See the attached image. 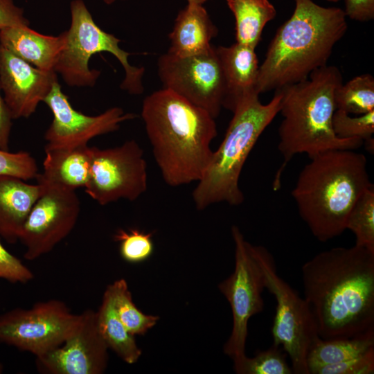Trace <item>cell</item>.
<instances>
[{
    "label": "cell",
    "instance_id": "obj_20",
    "mask_svg": "<svg viewBox=\"0 0 374 374\" xmlns=\"http://www.w3.org/2000/svg\"><path fill=\"white\" fill-rule=\"evenodd\" d=\"M218 30L203 5L187 3L181 10L169 34L168 53L179 57L202 53L208 50Z\"/></svg>",
    "mask_w": 374,
    "mask_h": 374
},
{
    "label": "cell",
    "instance_id": "obj_37",
    "mask_svg": "<svg viewBox=\"0 0 374 374\" xmlns=\"http://www.w3.org/2000/svg\"><path fill=\"white\" fill-rule=\"evenodd\" d=\"M188 3L204 5L207 0H186Z\"/></svg>",
    "mask_w": 374,
    "mask_h": 374
},
{
    "label": "cell",
    "instance_id": "obj_28",
    "mask_svg": "<svg viewBox=\"0 0 374 374\" xmlns=\"http://www.w3.org/2000/svg\"><path fill=\"white\" fill-rule=\"evenodd\" d=\"M280 346L272 344L258 351L253 357L247 355L233 364L238 374H292V368L287 362V354Z\"/></svg>",
    "mask_w": 374,
    "mask_h": 374
},
{
    "label": "cell",
    "instance_id": "obj_27",
    "mask_svg": "<svg viewBox=\"0 0 374 374\" xmlns=\"http://www.w3.org/2000/svg\"><path fill=\"white\" fill-rule=\"evenodd\" d=\"M346 229L355 236V244L374 252V188L366 190L350 210Z\"/></svg>",
    "mask_w": 374,
    "mask_h": 374
},
{
    "label": "cell",
    "instance_id": "obj_3",
    "mask_svg": "<svg viewBox=\"0 0 374 374\" xmlns=\"http://www.w3.org/2000/svg\"><path fill=\"white\" fill-rule=\"evenodd\" d=\"M294 1L292 16L277 29L259 66V95L303 81L326 66L348 29L343 9L323 7L312 0Z\"/></svg>",
    "mask_w": 374,
    "mask_h": 374
},
{
    "label": "cell",
    "instance_id": "obj_31",
    "mask_svg": "<svg viewBox=\"0 0 374 374\" xmlns=\"http://www.w3.org/2000/svg\"><path fill=\"white\" fill-rule=\"evenodd\" d=\"M35 159L26 151L10 152L0 148V175H10L25 181L38 175Z\"/></svg>",
    "mask_w": 374,
    "mask_h": 374
},
{
    "label": "cell",
    "instance_id": "obj_26",
    "mask_svg": "<svg viewBox=\"0 0 374 374\" xmlns=\"http://www.w3.org/2000/svg\"><path fill=\"white\" fill-rule=\"evenodd\" d=\"M335 109L362 115L374 110V78L368 73L359 75L335 89Z\"/></svg>",
    "mask_w": 374,
    "mask_h": 374
},
{
    "label": "cell",
    "instance_id": "obj_17",
    "mask_svg": "<svg viewBox=\"0 0 374 374\" xmlns=\"http://www.w3.org/2000/svg\"><path fill=\"white\" fill-rule=\"evenodd\" d=\"M42 190L38 183L31 184L16 177L0 175V236L5 241L10 244L19 241Z\"/></svg>",
    "mask_w": 374,
    "mask_h": 374
},
{
    "label": "cell",
    "instance_id": "obj_39",
    "mask_svg": "<svg viewBox=\"0 0 374 374\" xmlns=\"http://www.w3.org/2000/svg\"><path fill=\"white\" fill-rule=\"evenodd\" d=\"M3 372V364L0 362V374L2 373Z\"/></svg>",
    "mask_w": 374,
    "mask_h": 374
},
{
    "label": "cell",
    "instance_id": "obj_7",
    "mask_svg": "<svg viewBox=\"0 0 374 374\" xmlns=\"http://www.w3.org/2000/svg\"><path fill=\"white\" fill-rule=\"evenodd\" d=\"M71 26L64 31L66 40L54 71L70 87H93L100 71L90 69L89 61L96 53L107 52L120 62L125 71L121 88L130 94L144 91V67L132 66L130 53L119 46L120 39L106 33L94 21L83 0H73L70 3Z\"/></svg>",
    "mask_w": 374,
    "mask_h": 374
},
{
    "label": "cell",
    "instance_id": "obj_40",
    "mask_svg": "<svg viewBox=\"0 0 374 374\" xmlns=\"http://www.w3.org/2000/svg\"><path fill=\"white\" fill-rule=\"evenodd\" d=\"M328 1H330V2H338L340 0H326Z\"/></svg>",
    "mask_w": 374,
    "mask_h": 374
},
{
    "label": "cell",
    "instance_id": "obj_16",
    "mask_svg": "<svg viewBox=\"0 0 374 374\" xmlns=\"http://www.w3.org/2000/svg\"><path fill=\"white\" fill-rule=\"evenodd\" d=\"M56 81L55 71L39 69L0 44V88L12 119L30 116Z\"/></svg>",
    "mask_w": 374,
    "mask_h": 374
},
{
    "label": "cell",
    "instance_id": "obj_2",
    "mask_svg": "<svg viewBox=\"0 0 374 374\" xmlns=\"http://www.w3.org/2000/svg\"><path fill=\"white\" fill-rule=\"evenodd\" d=\"M141 117L165 183L178 187L199 181L213 157L215 118L163 88L144 98Z\"/></svg>",
    "mask_w": 374,
    "mask_h": 374
},
{
    "label": "cell",
    "instance_id": "obj_30",
    "mask_svg": "<svg viewBox=\"0 0 374 374\" xmlns=\"http://www.w3.org/2000/svg\"><path fill=\"white\" fill-rule=\"evenodd\" d=\"M332 128L340 138H360L364 141L373 139L374 110L352 117L345 112L336 109L332 116Z\"/></svg>",
    "mask_w": 374,
    "mask_h": 374
},
{
    "label": "cell",
    "instance_id": "obj_11",
    "mask_svg": "<svg viewBox=\"0 0 374 374\" xmlns=\"http://www.w3.org/2000/svg\"><path fill=\"white\" fill-rule=\"evenodd\" d=\"M80 318L57 299L15 308L0 315V342L38 357L62 345Z\"/></svg>",
    "mask_w": 374,
    "mask_h": 374
},
{
    "label": "cell",
    "instance_id": "obj_23",
    "mask_svg": "<svg viewBox=\"0 0 374 374\" xmlns=\"http://www.w3.org/2000/svg\"><path fill=\"white\" fill-rule=\"evenodd\" d=\"M235 20L236 42L254 48L266 24L276 16L269 0H225Z\"/></svg>",
    "mask_w": 374,
    "mask_h": 374
},
{
    "label": "cell",
    "instance_id": "obj_32",
    "mask_svg": "<svg viewBox=\"0 0 374 374\" xmlns=\"http://www.w3.org/2000/svg\"><path fill=\"white\" fill-rule=\"evenodd\" d=\"M308 371L309 374H372L374 373V349L353 359L313 366Z\"/></svg>",
    "mask_w": 374,
    "mask_h": 374
},
{
    "label": "cell",
    "instance_id": "obj_15",
    "mask_svg": "<svg viewBox=\"0 0 374 374\" xmlns=\"http://www.w3.org/2000/svg\"><path fill=\"white\" fill-rule=\"evenodd\" d=\"M74 331L60 346L38 357L39 372L47 374H101L107 366L108 349L98 329L96 312L86 310Z\"/></svg>",
    "mask_w": 374,
    "mask_h": 374
},
{
    "label": "cell",
    "instance_id": "obj_29",
    "mask_svg": "<svg viewBox=\"0 0 374 374\" xmlns=\"http://www.w3.org/2000/svg\"><path fill=\"white\" fill-rule=\"evenodd\" d=\"M152 233L137 229H118L114 240L119 243L121 258L130 263H139L148 260L154 251Z\"/></svg>",
    "mask_w": 374,
    "mask_h": 374
},
{
    "label": "cell",
    "instance_id": "obj_21",
    "mask_svg": "<svg viewBox=\"0 0 374 374\" xmlns=\"http://www.w3.org/2000/svg\"><path fill=\"white\" fill-rule=\"evenodd\" d=\"M43 172L38 173L37 181L60 185L76 190L84 188L90 177V147L44 149Z\"/></svg>",
    "mask_w": 374,
    "mask_h": 374
},
{
    "label": "cell",
    "instance_id": "obj_35",
    "mask_svg": "<svg viewBox=\"0 0 374 374\" xmlns=\"http://www.w3.org/2000/svg\"><path fill=\"white\" fill-rule=\"evenodd\" d=\"M346 17L357 21L374 19V0H344Z\"/></svg>",
    "mask_w": 374,
    "mask_h": 374
},
{
    "label": "cell",
    "instance_id": "obj_9",
    "mask_svg": "<svg viewBox=\"0 0 374 374\" xmlns=\"http://www.w3.org/2000/svg\"><path fill=\"white\" fill-rule=\"evenodd\" d=\"M231 235L235 244L234 271L218 285V288L231 309L232 330L224 344V353L234 364L246 356L248 322L252 316L263 310L265 282L253 244L245 240L237 226H232Z\"/></svg>",
    "mask_w": 374,
    "mask_h": 374
},
{
    "label": "cell",
    "instance_id": "obj_5",
    "mask_svg": "<svg viewBox=\"0 0 374 374\" xmlns=\"http://www.w3.org/2000/svg\"><path fill=\"white\" fill-rule=\"evenodd\" d=\"M342 83L339 69L326 65L303 81L276 89L282 94L279 113L283 119L278 128V148L284 163L275 178L276 189L282 170L294 155L305 153L310 159L326 151L354 150L363 145L360 138H340L334 132V95Z\"/></svg>",
    "mask_w": 374,
    "mask_h": 374
},
{
    "label": "cell",
    "instance_id": "obj_19",
    "mask_svg": "<svg viewBox=\"0 0 374 374\" xmlns=\"http://www.w3.org/2000/svg\"><path fill=\"white\" fill-rule=\"evenodd\" d=\"M65 40L64 32L51 36L39 33L29 26H12L0 30L1 46L33 66L45 71H54Z\"/></svg>",
    "mask_w": 374,
    "mask_h": 374
},
{
    "label": "cell",
    "instance_id": "obj_33",
    "mask_svg": "<svg viewBox=\"0 0 374 374\" xmlns=\"http://www.w3.org/2000/svg\"><path fill=\"white\" fill-rule=\"evenodd\" d=\"M34 278L31 270L10 253L0 241V278L11 283H27Z\"/></svg>",
    "mask_w": 374,
    "mask_h": 374
},
{
    "label": "cell",
    "instance_id": "obj_36",
    "mask_svg": "<svg viewBox=\"0 0 374 374\" xmlns=\"http://www.w3.org/2000/svg\"><path fill=\"white\" fill-rule=\"evenodd\" d=\"M10 112L0 93V148L9 151L10 136L12 128Z\"/></svg>",
    "mask_w": 374,
    "mask_h": 374
},
{
    "label": "cell",
    "instance_id": "obj_10",
    "mask_svg": "<svg viewBox=\"0 0 374 374\" xmlns=\"http://www.w3.org/2000/svg\"><path fill=\"white\" fill-rule=\"evenodd\" d=\"M163 88L217 118L226 96V84L216 47L199 54L179 57L168 52L157 62Z\"/></svg>",
    "mask_w": 374,
    "mask_h": 374
},
{
    "label": "cell",
    "instance_id": "obj_18",
    "mask_svg": "<svg viewBox=\"0 0 374 374\" xmlns=\"http://www.w3.org/2000/svg\"><path fill=\"white\" fill-rule=\"evenodd\" d=\"M216 51L226 84L224 107L233 112L244 96L257 92L258 57L254 48L238 42L217 46Z\"/></svg>",
    "mask_w": 374,
    "mask_h": 374
},
{
    "label": "cell",
    "instance_id": "obj_38",
    "mask_svg": "<svg viewBox=\"0 0 374 374\" xmlns=\"http://www.w3.org/2000/svg\"><path fill=\"white\" fill-rule=\"evenodd\" d=\"M105 3L110 5L115 3L117 1H125V0H102Z\"/></svg>",
    "mask_w": 374,
    "mask_h": 374
},
{
    "label": "cell",
    "instance_id": "obj_22",
    "mask_svg": "<svg viewBox=\"0 0 374 374\" xmlns=\"http://www.w3.org/2000/svg\"><path fill=\"white\" fill-rule=\"evenodd\" d=\"M99 331L107 347L127 364L138 361L141 350L134 336L124 326L115 311L112 294L107 287L101 304L96 311Z\"/></svg>",
    "mask_w": 374,
    "mask_h": 374
},
{
    "label": "cell",
    "instance_id": "obj_34",
    "mask_svg": "<svg viewBox=\"0 0 374 374\" xmlns=\"http://www.w3.org/2000/svg\"><path fill=\"white\" fill-rule=\"evenodd\" d=\"M12 26H29V21L13 0H0V30Z\"/></svg>",
    "mask_w": 374,
    "mask_h": 374
},
{
    "label": "cell",
    "instance_id": "obj_12",
    "mask_svg": "<svg viewBox=\"0 0 374 374\" xmlns=\"http://www.w3.org/2000/svg\"><path fill=\"white\" fill-rule=\"evenodd\" d=\"M90 177L84 190L98 204L135 201L147 190V163L136 141L114 148L90 147Z\"/></svg>",
    "mask_w": 374,
    "mask_h": 374
},
{
    "label": "cell",
    "instance_id": "obj_25",
    "mask_svg": "<svg viewBox=\"0 0 374 374\" xmlns=\"http://www.w3.org/2000/svg\"><path fill=\"white\" fill-rule=\"evenodd\" d=\"M107 287L112 294L118 317L132 335H143L157 324L159 317L145 314L136 306L124 278L115 280Z\"/></svg>",
    "mask_w": 374,
    "mask_h": 374
},
{
    "label": "cell",
    "instance_id": "obj_8",
    "mask_svg": "<svg viewBox=\"0 0 374 374\" xmlns=\"http://www.w3.org/2000/svg\"><path fill=\"white\" fill-rule=\"evenodd\" d=\"M253 251L264 274L265 288L276 302L271 328L273 344L288 355L293 373L309 374L308 353L320 338L311 308L305 298L278 274L274 258L265 247L253 245Z\"/></svg>",
    "mask_w": 374,
    "mask_h": 374
},
{
    "label": "cell",
    "instance_id": "obj_13",
    "mask_svg": "<svg viewBox=\"0 0 374 374\" xmlns=\"http://www.w3.org/2000/svg\"><path fill=\"white\" fill-rule=\"evenodd\" d=\"M42 193L32 207L19 240L26 248L24 257L35 260L51 251L75 227L80 202L75 190L37 181Z\"/></svg>",
    "mask_w": 374,
    "mask_h": 374
},
{
    "label": "cell",
    "instance_id": "obj_14",
    "mask_svg": "<svg viewBox=\"0 0 374 374\" xmlns=\"http://www.w3.org/2000/svg\"><path fill=\"white\" fill-rule=\"evenodd\" d=\"M53 114L52 122L44 134L45 149L71 148L87 145L100 135L118 130L121 123L138 117L118 107L109 108L97 116H88L75 110L56 81L44 100Z\"/></svg>",
    "mask_w": 374,
    "mask_h": 374
},
{
    "label": "cell",
    "instance_id": "obj_4",
    "mask_svg": "<svg viewBox=\"0 0 374 374\" xmlns=\"http://www.w3.org/2000/svg\"><path fill=\"white\" fill-rule=\"evenodd\" d=\"M373 186L363 154L335 150L310 158L301 171L292 195L313 235L326 242L346 229L350 210Z\"/></svg>",
    "mask_w": 374,
    "mask_h": 374
},
{
    "label": "cell",
    "instance_id": "obj_6",
    "mask_svg": "<svg viewBox=\"0 0 374 374\" xmlns=\"http://www.w3.org/2000/svg\"><path fill=\"white\" fill-rule=\"evenodd\" d=\"M258 96L256 91L247 94L233 111L224 138L213 151L204 175L193 191L198 211L220 202L238 206L244 202L239 186L242 168L258 139L280 109L279 90H275L267 104L261 103Z\"/></svg>",
    "mask_w": 374,
    "mask_h": 374
},
{
    "label": "cell",
    "instance_id": "obj_1",
    "mask_svg": "<svg viewBox=\"0 0 374 374\" xmlns=\"http://www.w3.org/2000/svg\"><path fill=\"white\" fill-rule=\"evenodd\" d=\"M304 298L319 337L374 332V252L355 244L315 255L301 269Z\"/></svg>",
    "mask_w": 374,
    "mask_h": 374
},
{
    "label": "cell",
    "instance_id": "obj_24",
    "mask_svg": "<svg viewBox=\"0 0 374 374\" xmlns=\"http://www.w3.org/2000/svg\"><path fill=\"white\" fill-rule=\"evenodd\" d=\"M373 349L374 332L350 338L327 340L319 338L308 351V368L344 362L362 356Z\"/></svg>",
    "mask_w": 374,
    "mask_h": 374
}]
</instances>
